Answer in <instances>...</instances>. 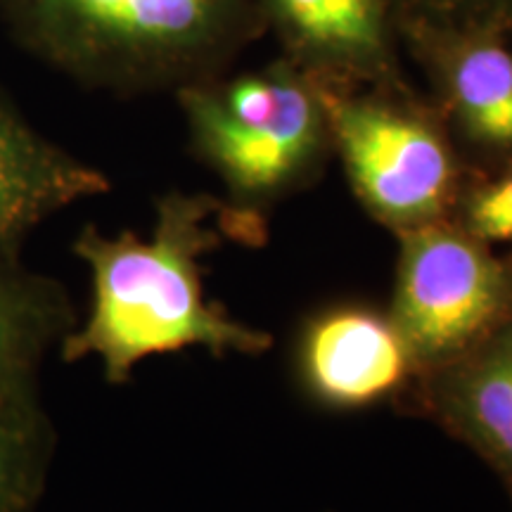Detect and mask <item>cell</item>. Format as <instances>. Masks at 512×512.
Segmentation results:
<instances>
[{"instance_id": "obj_13", "label": "cell", "mask_w": 512, "mask_h": 512, "mask_svg": "<svg viewBox=\"0 0 512 512\" xmlns=\"http://www.w3.org/2000/svg\"><path fill=\"white\" fill-rule=\"evenodd\" d=\"M451 221L486 245L512 247V162L467 171Z\"/></svg>"}, {"instance_id": "obj_3", "label": "cell", "mask_w": 512, "mask_h": 512, "mask_svg": "<svg viewBox=\"0 0 512 512\" xmlns=\"http://www.w3.org/2000/svg\"><path fill=\"white\" fill-rule=\"evenodd\" d=\"M176 95L197 157L242 209L264 211L304 190L332 155L318 83L285 57L256 72L183 86Z\"/></svg>"}, {"instance_id": "obj_8", "label": "cell", "mask_w": 512, "mask_h": 512, "mask_svg": "<svg viewBox=\"0 0 512 512\" xmlns=\"http://www.w3.org/2000/svg\"><path fill=\"white\" fill-rule=\"evenodd\" d=\"M432 86V105L467 171L512 162V48L486 34H434L403 43Z\"/></svg>"}, {"instance_id": "obj_1", "label": "cell", "mask_w": 512, "mask_h": 512, "mask_svg": "<svg viewBox=\"0 0 512 512\" xmlns=\"http://www.w3.org/2000/svg\"><path fill=\"white\" fill-rule=\"evenodd\" d=\"M266 233L261 211L188 192L157 202L147 240L133 233L105 238L86 228L74 249L91 268L93 306L83 328L64 342V358L98 356L107 380L121 384L147 356L190 347L214 356L264 354L271 335L204 299L200 259L226 242L259 247Z\"/></svg>"}, {"instance_id": "obj_11", "label": "cell", "mask_w": 512, "mask_h": 512, "mask_svg": "<svg viewBox=\"0 0 512 512\" xmlns=\"http://www.w3.org/2000/svg\"><path fill=\"white\" fill-rule=\"evenodd\" d=\"M55 318L57 309L48 297L41 299L34 287L0 273V406L53 332Z\"/></svg>"}, {"instance_id": "obj_12", "label": "cell", "mask_w": 512, "mask_h": 512, "mask_svg": "<svg viewBox=\"0 0 512 512\" xmlns=\"http://www.w3.org/2000/svg\"><path fill=\"white\" fill-rule=\"evenodd\" d=\"M392 5L401 43L434 34L512 38V0H392Z\"/></svg>"}, {"instance_id": "obj_9", "label": "cell", "mask_w": 512, "mask_h": 512, "mask_svg": "<svg viewBox=\"0 0 512 512\" xmlns=\"http://www.w3.org/2000/svg\"><path fill=\"white\" fill-rule=\"evenodd\" d=\"M413 387L425 415L494 467L512 496V318Z\"/></svg>"}, {"instance_id": "obj_5", "label": "cell", "mask_w": 512, "mask_h": 512, "mask_svg": "<svg viewBox=\"0 0 512 512\" xmlns=\"http://www.w3.org/2000/svg\"><path fill=\"white\" fill-rule=\"evenodd\" d=\"M396 238L389 316L420 377L463 356L512 318V256L496 254L451 219Z\"/></svg>"}, {"instance_id": "obj_10", "label": "cell", "mask_w": 512, "mask_h": 512, "mask_svg": "<svg viewBox=\"0 0 512 512\" xmlns=\"http://www.w3.org/2000/svg\"><path fill=\"white\" fill-rule=\"evenodd\" d=\"M107 190L102 171L43 138L0 98V245H15L50 214Z\"/></svg>"}, {"instance_id": "obj_6", "label": "cell", "mask_w": 512, "mask_h": 512, "mask_svg": "<svg viewBox=\"0 0 512 512\" xmlns=\"http://www.w3.org/2000/svg\"><path fill=\"white\" fill-rule=\"evenodd\" d=\"M287 62L337 88H406L392 0H259Z\"/></svg>"}, {"instance_id": "obj_7", "label": "cell", "mask_w": 512, "mask_h": 512, "mask_svg": "<svg viewBox=\"0 0 512 512\" xmlns=\"http://www.w3.org/2000/svg\"><path fill=\"white\" fill-rule=\"evenodd\" d=\"M294 363L306 394L332 411L399 399L418 380L411 349L389 311L368 304H335L309 316Z\"/></svg>"}, {"instance_id": "obj_2", "label": "cell", "mask_w": 512, "mask_h": 512, "mask_svg": "<svg viewBox=\"0 0 512 512\" xmlns=\"http://www.w3.org/2000/svg\"><path fill=\"white\" fill-rule=\"evenodd\" d=\"M0 24L38 62L114 93L216 79L266 34L259 0H0Z\"/></svg>"}, {"instance_id": "obj_4", "label": "cell", "mask_w": 512, "mask_h": 512, "mask_svg": "<svg viewBox=\"0 0 512 512\" xmlns=\"http://www.w3.org/2000/svg\"><path fill=\"white\" fill-rule=\"evenodd\" d=\"M318 88L332 152L377 223L399 235L451 219L467 164L432 100L411 86Z\"/></svg>"}, {"instance_id": "obj_14", "label": "cell", "mask_w": 512, "mask_h": 512, "mask_svg": "<svg viewBox=\"0 0 512 512\" xmlns=\"http://www.w3.org/2000/svg\"><path fill=\"white\" fill-rule=\"evenodd\" d=\"M29 475V439L19 420L0 411V512H10L22 498Z\"/></svg>"}]
</instances>
